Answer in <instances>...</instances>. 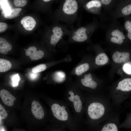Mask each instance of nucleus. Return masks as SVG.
<instances>
[{
  "instance_id": "f257e3e1",
  "label": "nucleus",
  "mask_w": 131,
  "mask_h": 131,
  "mask_svg": "<svg viewBox=\"0 0 131 131\" xmlns=\"http://www.w3.org/2000/svg\"><path fill=\"white\" fill-rule=\"evenodd\" d=\"M78 9L76 0H64L59 9V21L71 25L76 19Z\"/></svg>"
},
{
  "instance_id": "f03ea898",
  "label": "nucleus",
  "mask_w": 131,
  "mask_h": 131,
  "mask_svg": "<svg viewBox=\"0 0 131 131\" xmlns=\"http://www.w3.org/2000/svg\"><path fill=\"white\" fill-rule=\"evenodd\" d=\"M68 105L67 104L59 101V103L53 104L51 107L53 115L59 121V124L67 126H69L72 123H74V122H76L71 114Z\"/></svg>"
},
{
  "instance_id": "7ed1b4c3",
  "label": "nucleus",
  "mask_w": 131,
  "mask_h": 131,
  "mask_svg": "<svg viewBox=\"0 0 131 131\" xmlns=\"http://www.w3.org/2000/svg\"><path fill=\"white\" fill-rule=\"evenodd\" d=\"M100 26V23L95 18L92 22L87 25L71 30L72 38L76 42H84L88 40L90 36Z\"/></svg>"
},
{
  "instance_id": "20e7f679",
  "label": "nucleus",
  "mask_w": 131,
  "mask_h": 131,
  "mask_svg": "<svg viewBox=\"0 0 131 131\" xmlns=\"http://www.w3.org/2000/svg\"><path fill=\"white\" fill-rule=\"evenodd\" d=\"M66 99L68 105L71 107L76 117L78 120L83 110V102L79 91L70 90L66 93Z\"/></svg>"
},
{
  "instance_id": "39448f33",
  "label": "nucleus",
  "mask_w": 131,
  "mask_h": 131,
  "mask_svg": "<svg viewBox=\"0 0 131 131\" xmlns=\"http://www.w3.org/2000/svg\"><path fill=\"white\" fill-rule=\"evenodd\" d=\"M110 15L111 18L116 19L131 14V0H121L116 4Z\"/></svg>"
},
{
  "instance_id": "423d86ee",
  "label": "nucleus",
  "mask_w": 131,
  "mask_h": 131,
  "mask_svg": "<svg viewBox=\"0 0 131 131\" xmlns=\"http://www.w3.org/2000/svg\"><path fill=\"white\" fill-rule=\"evenodd\" d=\"M87 111L89 118L92 120H96L101 118L104 115L105 108L101 103L94 101L89 104L88 106Z\"/></svg>"
},
{
  "instance_id": "0eeeda50",
  "label": "nucleus",
  "mask_w": 131,
  "mask_h": 131,
  "mask_svg": "<svg viewBox=\"0 0 131 131\" xmlns=\"http://www.w3.org/2000/svg\"><path fill=\"white\" fill-rule=\"evenodd\" d=\"M102 4L100 0H91L86 3L84 8L87 11L95 15L100 16Z\"/></svg>"
},
{
  "instance_id": "6e6552de",
  "label": "nucleus",
  "mask_w": 131,
  "mask_h": 131,
  "mask_svg": "<svg viewBox=\"0 0 131 131\" xmlns=\"http://www.w3.org/2000/svg\"><path fill=\"white\" fill-rule=\"evenodd\" d=\"M31 111L33 115L36 119L41 120L43 118L44 116V110L37 101H34L32 102Z\"/></svg>"
},
{
  "instance_id": "1a4fd4ad",
  "label": "nucleus",
  "mask_w": 131,
  "mask_h": 131,
  "mask_svg": "<svg viewBox=\"0 0 131 131\" xmlns=\"http://www.w3.org/2000/svg\"><path fill=\"white\" fill-rule=\"evenodd\" d=\"M0 96L3 102L6 105L9 106L13 105L16 98L8 90L4 89L0 91Z\"/></svg>"
},
{
  "instance_id": "9d476101",
  "label": "nucleus",
  "mask_w": 131,
  "mask_h": 131,
  "mask_svg": "<svg viewBox=\"0 0 131 131\" xmlns=\"http://www.w3.org/2000/svg\"><path fill=\"white\" fill-rule=\"evenodd\" d=\"M130 56L129 52H121L117 51L113 54L112 58L114 61L115 63H121L129 60Z\"/></svg>"
},
{
  "instance_id": "9b49d317",
  "label": "nucleus",
  "mask_w": 131,
  "mask_h": 131,
  "mask_svg": "<svg viewBox=\"0 0 131 131\" xmlns=\"http://www.w3.org/2000/svg\"><path fill=\"white\" fill-rule=\"evenodd\" d=\"M116 89L125 94H129L131 91V78L124 79L119 82Z\"/></svg>"
},
{
  "instance_id": "f8f14e48",
  "label": "nucleus",
  "mask_w": 131,
  "mask_h": 131,
  "mask_svg": "<svg viewBox=\"0 0 131 131\" xmlns=\"http://www.w3.org/2000/svg\"><path fill=\"white\" fill-rule=\"evenodd\" d=\"M20 23L26 30L31 31L35 27L36 22L32 17L27 16L23 17L21 20Z\"/></svg>"
},
{
  "instance_id": "ddd939ff",
  "label": "nucleus",
  "mask_w": 131,
  "mask_h": 131,
  "mask_svg": "<svg viewBox=\"0 0 131 131\" xmlns=\"http://www.w3.org/2000/svg\"><path fill=\"white\" fill-rule=\"evenodd\" d=\"M82 85L92 89H95L97 87V84L92 79L91 74L89 73L84 76V78L81 80Z\"/></svg>"
},
{
  "instance_id": "4468645a",
  "label": "nucleus",
  "mask_w": 131,
  "mask_h": 131,
  "mask_svg": "<svg viewBox=\"0 0 131 131\" xmlns=\"http://www.w3.org/2000/svg\"><path fill=\"white\" fill-rule=\"evenodd\" d=\"M104 10V14L110 15L112 12L115 5L116 0H100Z\"/></svg>"
},
{
  "instance_id": "2eb2a0df",
  "label": "nucleus",
  "mask_w": 131,
  "mask_h": 131,
  "mask_svg": "<svg viewBox=\"0 0 131 131\" xmlns=\"http://www.w3.org/2000/svg\"><path fill=\"white\" fill-rule=\"evenodd\" d=\"M12 49L11 44L5 39L0 37V52L5 54L8 53V51L11 50Z\"/></svg>"
},
{
  "instance_id": "dca6fc26",
  "label": "nucleus",
  "mask_w": 131,
  "mask_h": 131,
  "mask_svg": "<svg viewBox=\"0 0 131 131\" xmlns=\"http://www.w3.org/2000/svg\"><path fill=\"white\" fill-rule=\"evenodd\" d=\"M22 9L20 8H13L7 11L4 15V17L9 19L14 18L19 16V13L21 11Z\"/></svg>"
},
{
  "instance_id": "f3484780",
  "label": "nucleus",
  "mask_w": 131,
  "mask_h": 131,
  "mask_svg": "<svg viewBox=\"0 0 131 131\" xmlns=\"http://www.w3.org/2000/svg\"><path fill=\"white\" fill-rule=\"evenodd\" d=\"M108 61V58L104 53H100L98 54L95 58V63L98 65H102L106 64Z\"/></svg>"
},
{
  "instance_id": "a211bd4d",
  "label": "nucleus",
  "mask_w": 131,
  "mask_h": 131,
  "mask_svg": "<svg viewBox=\"0 0 131 131\" xmlns=\"http://www.w3.org/2000/svg\"><path fill=\"white\" fill-rule=\"evenodd\" d=\"M11 66V63L6 59H0V72H3L8 71Z\"/></svg>"
},
{
  "instance_id": "6ab92c4d",
  "label": "nucleus",
  "mask_w": 131,
  "mask_h": 131,
  "mask_svg": "<svg viewBox=\"0 0 131 131\" xmlns=\"http://www.w3.org/2000/svg\"><path fill=\"white\" fill-rule=\"evenodd\" d=\"M90 66L87 63L82 64L77 66L75 69V73L78 75H80L87 71L89 69Z\"/></svg>"
},
{
  "instance_id": "aec40b11",
  "label": "nucleus",
  "mask_w": 131,
  "mask_h": 131,
  "mask_svg": "<svg viewBox=\"0 0 131 131\" xmlns=\"http://www.w3.org/2000/svg\"><path fill=\"white\" fill-rule=\"evenodd\" d=\"M118 128L116 125L113 123H109L106 124L102 128V131H117Z\"/></svg>"
},
{
  "instance_id": "412c9836",
  "label": "nucleus",
  "mask_w": 131,
  "mask_h": 131,
  "mask_svg": "<svg viewBox=\"0 0 131 131\" xmlns=\"http://www.w3.org/2000/svg\"><path fill=\"white\" fill-rule=\"evenodd\" d=\"M124 28L127 32H131V18L129 16L124 17Z\"/></svg>"
},
{
  "instance_id": "4be33fe9",
  "label": "nucleus",
  "mask_w": 131,
  "mask_h": 131,
  "mask_svg": "<svg viewBox=\"0 0 131 131\" xmlns=\"http://www.w3.org/2000/svg\"><path fill=\"white\" fill-rule=\"evenodd\" d=\"M44 55V53L42 50L37 51L33 54L30 56L31 60H36L41 58Z\"/></svg>"
},
{
  "instance_id": "5701e85b",
  "label": "nucleus",
  "mask_w": 131,
  "mask_h": 131,
  "mask_svg": "<svg viewBox=\"0 0 131 131\" xmlns=\"http://www.w3.org/2000/svg\"><path fill=\"white\" fill-rule=\"evenodd\" d=\"M46 66L44 64L38 65L33 67L32 69V72L34 73H37L43 71L45 70Z\"/></svg>"
},
{
  "instance_id": "b1692460",
  "label": "nucleus",
  "mask_w": 131,
  "mask_h": 131,
  "mask_svg": "<svg viewBox=\"0 0 131 131\" xmlns=\"http://www.w3.org/2000/svg\"><path fill=\"white\" fill-rule=\"evenodd\" d=\"M27 3L26 0H14L13 3L17 7H24L25 6Z\"/></svg>"
},
{
  "instance_id": "393cba45",
  "label": "nucleus",
  "mask_w": 131,
  "mask_h": 131,
  "mask_svg": "<svg viewBox=\"0 0 131 131\" xmlns=\"http://www.w3.org/2000/svg\"><path fill=\"white\" fill-rule=\"evenodd\" d=\"M8 115V113L4 107L0 104V118L4 119L6 118Z\"/></svg>"
},
{
  "instance_id": "a878e982",
  "label": "nucleus",
  "mask_w": 131,
  "mask_h": 131,
  "mask_svg": "<svg viewBox=\"0 0 131 131\" xmlns=\"http://www.w3.org/2000/svg\"><path fill=\"white\" fill-rule=\"evenodd\" d=\"M36 48L34 46H31L29 48L26 50L25 54L27 56H30L37 51Z\"/></svg>"
},
{
  "instance_id": "bb28decb",
  "label": "nucleus",
  "mask_w": 131,
  "mask_h": 131,
  "mask_svg": "<svg viewBox=\"0 0 131 131\" xmlns=\"http://www.w3.org/2000/svg\"><path fill=\"white\" fill-rule=\"evenodd\" d=\"M56 80L59 82H61L63 81L65 76L64 73L62 72H57L56 73Z\"/></svg>"
},
{
  "instance_id": "cd10ccee",
  "label": "nucleus",
  "mask_w": 131,
  "mask_h": 131,
  "mask_svg": "<svg viewBox=\"0 0 131 131\" xmlns=\"http://www.w3.org/2000/svg\"><path fill=\"white\" fill-rule=\"evenodd\" d=\"M123 69L126 73L128 74H131V65L129 63H126L124 65Z\"/></svg>"
},
{
  "instance_id": "c85d7f7f",
  "label": "nucleus",
  "mask_w": 131,
  "mask_h": 131,
  "mask_svg": "<svg viewBox=\"0 0 131 131\" xmlns=\"http://www.w3.org/2000/svg\"><path fill=\"white\" fill-rule=\"evenodd\" d=\"M20 80V77L18 74L14 75L12 78L13 86L14 87L18 86Z\"/></svg>"
},
{
  "instance_id": "c756f323",
  "label": "nucleus",
  "mask_w": 131,
  "mask_h": 131,
  "mask_svg": "<svg viewBox=\"0 0 131 131\" xmlns=\"http://www.w3.org/2000/svg\"><path fill=\"white\" fill-rule=\"evenodd\" d=\"M8 27L7 24L4 22L0 23V33H2L5 31Z\"/></svg>"
},
{
  "instance_id": "7c9ffc66",
  "label": "nucleus",
  "mask_w": 131,
  "mask_h": 131,
  "mask_svg": "<svg viewBox=\"0 0 131 131\" xmlns=\"http://www.w3.org/2000/svg\"><path fill=\"white\" fill-rule=\"evenodd\" d=\"M126 123V125L127 127H131V115L127 118Z\"/></svg>"
},
{
  "instance_id": "2f4dec72",
  "label": "nucleus",
  "mask_w": 131,
  "mask_h": 131,
  "mask_svg": "<svg viewBox=\"0 0 131 131\" xmlns=\"http://www.w3.org/2000/svg\"><path fill=\"white\" fill-rule=\"evenodd\" d=\"M36 73H33L31 75V78L33 79H34L36 77L37 75Z\"/></svg>"
},
{
  "instance_id": "473e14b6",
  "label": "nucleus",
  "mask_w": 131,
  "mask_h": 131,
  "mask_svg": "<svg viewBox=\"0 0 131 131\" xmlns=\"http://www.w3.org/2000/svg\"><path fill=\"white\" fill-rule=\"evenodd\" d=\"M127 33V36L128 38L131 40V32Z\"/></svg>"
},
{
  "instance_id": "72a5a7b5",
  "label": "nucleus",
  "mask_w": 131,
  "mask_h": 131,
  "mask_svg": "<svg viewBox=\"0 0 131 131\" xmlns=\"http://www.w3.org/2000/svg\"><path fill=\"white\" fill-rule=\"evenodd\" d=\"M52 0H42L44 2H49Z\"/></svg>"
},
{
  "instance_id": "f704fd0d",
  "label": "nucleus",
  "mask_w": 131,
  "mask_h": 131,
  "mask_svg": "<svg viewBox=\"0 0 131 131\" xmlns=\"http://www.w3.org/2000/svg\"></svg>"
}]
</instances>
